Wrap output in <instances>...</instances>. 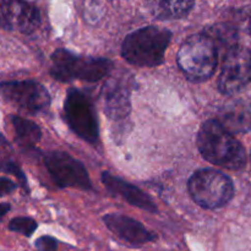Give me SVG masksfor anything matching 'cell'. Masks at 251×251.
Listing matches in <instances>:
<instances>
[{"instance_id":"1","label":"cell","mask_w":251,"mask_h":251,"mask_svg":"<svg viewBox=\"0 0 251 251\" xmlns=\"http://www.w3.org/2000/svg\"><path fill=\"white\" fill-rule=\"evenodd\" d=\"M196 145L210 163L229 171H242L247 166L244 146L217 119L206 120L201 125Z\"/></svg>"},{"instance_id":"2","label":"cell","mask_w":251,"mask_h":251,"mask_svg":"<svg viewBox=\"0 0 251 251\" xmlns=\"http://www.w3.org/2000/svg\"><path fill=\"white\" fill-rule=\"evenodd\" d=\"M172 41V32L154 26L142 27L125 37L122 55L129 64L139 68H153L164 61Z\"/></svg>"},{"instance_id":"3","label":"cell","mask_w":251,"mask_h":251,"mask_svg":"<svg viewBox=\"0 0 251 251\" xmlns=\"http://www.w3.org/2000/svg\"><path fill=\"white\" fill-rule=\"evenodd\" d=\"M220 50L206 32L193 34L183 44L176 55L179 69L191 82H205L215 74Z\"/></svg>"},{"instance_id":"4","label":"cell","mask_w":251,"mask_h":251,"mask_svg":"<svg viewBox=\"0 0 251 251\" xmlns=\"http://www.w3.org/2000/svg\"><path fill=\"white\" fill-rule=\"evenodd\" d=\"M112 69L113 63L107 58L76 55L66 49H56L51 54L50 75L60 82H97L109 75Z\"/></svg>"},{"instance_id":"5","label":"cell","mask_w":251,"mask_h":251,"mask_svg":"<svg viewBox=\"0 0 251 251\" xmlns=\"http://www.w3.org/2000/svg\"><path fill=\"white\" fill-rule=\"evenodd\" d=\"M193 200L206 210H216L227 205L234 196L233 180L223 172L203 168L194 172L188 181Z\"/></svg>"},{"instance_id":"6","label":"cell","mask_w":251,"mask_h":251,"mask_svg":"<svg viewBox=\"0 0 251 251\" xmlns=\"http://www.w3.org/2000/svg\"><path fill=\"white\" fill-rule=\"evenodd\" d=\"M64 114L70 129L85 140L96 145L100 140L97 115L95 107L86 93L77 88H69L64 102Z\"/></svg>"},{"instance_id":"7","label":"cell","mask_w":251,"mask_h":251,"mask_svg":"<svg viewBox=\"0 0 251 251\" xmlns=\"http://www.w3.org/2000/svg\"><path fill=\"white\" fill-rule=\"evenodd\" d=\"M44 164L59 188L92 190V181L85 166L66 152H49L44 157Z\"/></svg>"},{"instance_id":"8","label":"cell","mask_w":251,"mask_h":251,"mask_svg":"<svg viewBox=\"0 0 251 251\" xmlns=\"http://www.w3.org/2000/svg\"><path fill=\"white\" fill-rule=\"evenodd\" d=\"M1 95L7 102L32 115L46 112L50 105V96L47 88L32 80L2 82Z\"/></svg>"},{"instance_id":"9","label":"cell","mask_w":251,"mask_h":251,"mask_svg":"<svg viewBox=\"0 0 251 251\" xmlns=\"http://www.w3.org/2000/svg\"><path fill=\"white\" fill-rule=\"evenodd\" d=\"M225 56L218 90L223 95L232 96L251 82V49L237 46Z\"/></svg>"},{"instance_id":"10","label":"cell","mask_w":251,"mask_h":251,"mask_svg":"<svg viewBox=\"0 0 251 251\" xmlns=\"http://www.w3.org/2000/svg\"><path fill=\"white\" fill-rule=\"evenodd\" d=\"M41 25V12L25 0H1V26L21 33H33Z\"/></svg>"},{"instance_id":"11","label":"cell","mask_w":251,"mask_h":251,"mask_svg":"<svg viewBox=\"0 0 251 251\" xmlns=\"http://www.w3.org/2000/svg\"><path fill=\"white\" fill-rule=\"evenodd\" d=\"M105 227L114 233L118 238L124 242L140 247L156 240V234L150 232L141 222L120 213H109L103 217Z\"/></svg>"},{"instance_id":"12","label":"cell","mask_w":251,"mask_h":251,"mask_svg":"<svg viewBox=\"0 0 251 251\" xmlns=\"http://www.w3.org/2000/svg\"><path fill=\"white\" fill-rule=\"evenodd\" d=\"M104 100V112L109 119L118 122L123 120L130 114V86L118 78L108 81L103 90Z\"/></svg>"},{"instance_id":"13","label":"cell","mask_w":251,"mask_h":251,"mask_svg":"<svg viewBox=\"0 0 251 251\" xmlns=\"http://www.w3.org/2000/svg\"><path fill=\"white\" fill-rule=\"evenodd\" d=\"M218 122L232 134L251 130V97L238 98L226 103L218 112Z\"/></svg>"},{"instance_id":"14","label":"cell","mask_w":251,"mask_h":251,"mask_svg":"<svg viewBox=\"0 0 251 251\" xmlns=\"http://www.w3.org/2000/svg\"><path fill=\"white\" fill-rule=\"evenodd\" d=\"M102 183L104 184V186L110 193L119 195L120 198L127 201L130 205L136 206V207L147 211L150 213L158 212V207L153 202V200L137 186L132 185V184L127 183L123 179L117 178L108 172H103Z\"/></svg>"},{"instance_id":"15","label":"cell","mask_w":251,"mask_h":251,"mask_svg":"<svg viewBox=\"0 0 251 251\" xmlns=\"http://www.w3.org/2000/svg\"><path fill=\"white\" fill-rule=\"evenodd\" d=\"M146 4L157 19L176 20L185 17L194 7L195 0H146Z\"/></svg>"},{"instance_id":"16","label":"cell","mask_w":251,"mask_h":251,"mask_svg":"<svg viewBox=\"0 0 251 251\" xmlns=\"http://www.w3.org/2000/svg\"><path fill=\"white\" fill-rule=\"evenodd\" d=\"M203 32L208 34L222 54H227L238 46V31L229 24H217L208 27Z\"/></svg>"},{"instance_id":"17","label":"cell","mask_w":251,"mask_h":251,"mask_svg":"<svg viewBox=\"0 0 251 251\" xmlns=\"http://www.w3.org/2000/svg\"><path fill=\"white\" fill-rule=\"evenodd\" d=\"M11 124L14 126L15 135L21 146L31 149L36 146L42 137V131L36 123L22 118L20 115H12Z\"/></svg>"},{"instance_id":"18","label":"cell","mask_w":251,"mask_h":251,"mask_svg":"<svg viewBox=\"0 0 251 251\" xmlns=\"http://www.w3.org/2000/svg\"><path fill=\"white\" fill-rule=\"evenodd\" d=\"M37 227L38 225L31 217H15L9 222V229L11 232L20 233L27 238H29L36 232Z\"/></svg>"},{"instance_id":"19","label":"cell","mask_w":251,"mask_h":251,"mask_svg":"<svg viewBox=\"0 0 251 251\" xmlns=\"http://www.w3.org/2000/svg\"><path fill=\"white\" fill-rule=\"evenodd\" d=\"M2 172H4V173L12 174V176H16V178L20 180V183H21V185L24 186L25 190H26V191L28 190V189H27V179H26V176H25L24 172L21 171V168H20V167L17 166V164L15 163V162H12V161L4 162V163H2Z\"/></svg>"},{"instance_id":"20","label":"cell","mask_w":251,"mask_h":251,"mask_svg":"<svg viewBox=\"0 0 251 251\" xmlns=\"http://www.w3.org/2000/svg\"><path fill=\"white\" fill-rule=\"evenodd\" d=\"M38 251H58V240L50 235H42L34 243Z\"/></svg>"},{"instance_id":"21","label":"cell","mask_w":251,"mask_h":251,"mask_svg":"<svg viewBox=\"0 0 251 251\" xmlns=\"http://www.w3.org/2000/svg\"><path fill=\"white\" fill-rule=\"evenodd\" d=\"M15 189H16V185H15L12 181H10L7 178L2 176L1 178V189H0V193H1V195L10 194L11 191H14Z\"/></svg>"},{"instance_id":"22","label":"cell","mask_w":251,"mask_h":251,"mask_svg":"<svg viewBox=\"0 0 251 251\" xmlns=\"http://www.w3.org/2000/svg\"><path fill=\"white\" fill-rule=\"evenodd\" d=\"M0 207H1V217H4V216L7 213V211L10 210V205L9 203H1Z\"/></svg>"},{"instance_id":"23","label":"cell","mask_w":251,"mask_h":251,"mask_svg":"<svg viewBox=\"0 0 251 251\" xmlns=\"http://www.w3.org/2000/svg\"><path fill=\"white\" fill-rule=\"evenodd\" d=\"M249 28H250V33H251V17H250V25H249Z\"/></svg>"}]
</instances>
